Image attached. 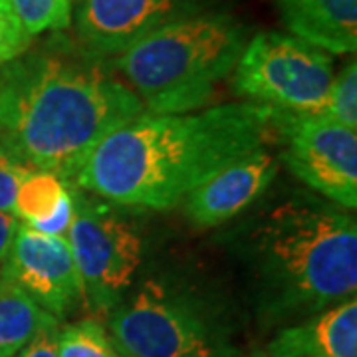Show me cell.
I'll use <instances>...</instances> for the list:
<instances>
[{"instance_id": "6da1fadb", "label": "cell", "mask_w": 357, "mask_h": 357, "mask_svg": "<svg viewBox=\"0 0 357 357\" xmlns=\"http://www.w3.org/2000/svg\"><path fill=\"white\" fill-rule=\"evenodd\" d=\"M274 109L222 103L189 114H147L109 131L72 185L131 211H169L218 169L266 147Z\"/></svg>"}, {"instance_id": "7a4b0ae2", "label": "cell", "mask_w": 357, "mask_h": 357, "mask_svg": "<svg viewBox=\"0 0 357 357\" xmlns=\"http://www.w3.org/2000/svg\"><path fill=\"white\" fill-rule=\"evenodd\" d=\"M225 236L266 328L292 326L356 298L357 222L326 199L286 197Z\"/></svg>"}, {"instance_id": "3957f363", "label": "cell", "mask_w": 357, "mask_h": 357, "mask_svg": "<svg viewBox=\"0 0 357 357\" xmlns=\"http://www.w3.org/2000/svg\"><path fill=\"white\" fill-rule=\"evenodd\" d=\"M143 112L139 98L93 60L34 54L0 68V147L66 183L109 131Z\"/></svg>"}, {"instance_id": "277c9868", "label": "cell", "mask_w": 357, "mask_h": 357, "mask_svg": "<svg viewBox=\"0 0 357 357\" xmlns=\"http://www.w3.org/2000/svg\"><path fill=\"white\" fill-rule=\"evenodd\" d=\"M246 46L232 14L192 13L145 34L114 58L147 114H189L213 100Z\"/></svg>"}, {"instance_id": "5b68a950", "label": "cell", "mask_w": 357, "mask_h": 357, "mask_svg": "<svg viewBox=\"0 0 357 357\" xmlns=\"http://www.w3.org/2000/svg\"><path fill=\"white\" fill-rule=\"evenodd\" d=\"M109 335L123 357H241L215 310L159 280L109 312Z\"/></svg>"}, {"instance_id": "8992f818", "label": "cell", "mask_w": 357, "mask_h": 357, "mask_svg": "<svg viewBox=\"0 0 357 357\" xmlns=\"http://www.w3.org/2000/svg\"><path fill=\"white\" fill-rule=\"evenodd\" d=\"M232 89L244 102L282 114H324L333 60L292 34L260 32L234 66Z\"/></svg>"}, {"instance_id": "52a82bcc", "label": "cell", "mask_w": 357, "mask_h": 357, "mask_svg": "<svg viewBox=\"0 0 357 357\" xmlns=\"http://www.w3.org/2000/svg\"><path fill=\"white\" fill-rule=\"evenodd\" d=\"M72 197V222L66 243L84 286L86 304L112 312L126 300L143 260L137 229L112 206L88 191L66 183Z\"/></svg>"}, {"instance_id": "ba28073f", "label": "cell", "mask_w": 357, "mask_h": 357, "mask_svg": "<svg viewBox=\"0 0 357 357\" xmlns=\"http://www.w3.org/2000/svg\"><path fill=\"white\" fill-rule=\"evenodd\" d=\"M282 159L310 189L344 211L357 206V135L326 114L274 112Z\"/></svg>"}, {"instance_id": "9c48e42d", "label": "cell", "mask_w": 357, "mask_h": 357, "mask_svg": "<svg viewBox=\"0 0 357 357\" xmlns=\"http://www.w3.org/2000/svg\"><path fill=\"white\" fill-rule=\"evenodd\" d=\"M0 276L24 290L44 312L60 319L86 304L84 286L66 238L20 222Z\"/></svg>"}, {"instance_id": "30bf717a", "label": "cell", "mask_w": 357, "mask_h": 357, "mask_svg": "<svg viewBox=\"0 0 357 357\" xmlns=\"http://www.w3.org/2000/svg\"><path fill=\"white\" fill-rule=\"evenodd\" d=\"M199 0H77L76 30L91 58H115L131 44L185 14Z\"/></svg>"}, {"instance_id": "8fae6325", "label": "cell", "mask_w": 357, "mask_h": 357, "mask_svg": "<svg viewBox=\"0 0 357 357\" xmlns=\"http://www.w3.org/2000/svg\"><path fill=\"white\" fill-rule=\"evenodd\" d=\"M278 163L266 147L232 161L204 178L185 197V215L199 229H215L229 222L270 189Z\"/></svg>"}, {"instance_id": "7c38bea8", "label": "cell", "mask_w": 357, "mask_h": 357, "mask_svg": "<svg viewBox=\"0 0 357 357\" xmlns=\"http://www.w3.org/2000/svg\"><path fill=\"white\" fill-rule=\"evenodd\" d=\"M264 357H357V300L349 298L282 328L266 345Z\"/></svg>"}, {"instance_id": "4fadbf2b", "label": "cell", "mask_w": 357, "mask_h": 357, "mask_svg": "<svg viewBox=\"0 0 357 357\" xmlns=\"http://www.w3.org/2000/svg\"><path fill=\"white\" fill-rule=\"evenodd\" d=\"M292 36L328 54L357 48V0H278Z\"/></svg>"}, {"instance_id": "5bb4252c", "label": "cell", "mask_w": 357, "mask_h": 357, "mask_svg": "<svg viewBox=\"0 0 357 357\" xmlns=\"http://www.w3.org/2000/svg\"><path fill=\"white\" fill-rule=\"evenodd\" d=\"M56 321L24 290L0 276V357H16L42 328Z\"/></svg>"}, {"instance_id": "9a60e30c", "label": "cell", "mask_w": 357, "mask_h": 357, "mask_svg": "<svg viewBox=\"0 0 357 357\" xmlns=\"http://www.w3.org/2000/svg\"><path fill=\"white\" fill-rule=\"evenodd\" d=\"M68 195V185L60 177L46 171H28L22 178L16 199L14 215L26 225H36L54 215V211Z\"/></svg>"}, {"instance_id": "2e32d148", "label": "cell", "mask_w": 357, "mask_h": 357, "mask_svg": "<svg viewBox=\"0 0 357 357\" xmlns=\"http://www.w3.org/2000/svg\"><path fill=\"white\" fill-rule=\"evenodd\" d=\"M58 356L60 357H123L96 319H79L60 326L58 332Z\"/></svg>"}, {"instance_id": "e0dca14e", "label": "cell", "mask_w": 357, "mask_h": 357, "mask_svg": "<svg viewBox=\"0 0 357 357\" xmlns=\"http://www.w3.org/2000/svg\"><path fill=\"white\" fill-rule=\"evenodd\" d=\"M26 34L38 36L72 24L74 0H8Z\"/></svg>"}, {"instance_id": "ac0fdd59", "label": "cell", "mask_w": 357, "mask_h": 357, "mask_svg": "<svg viewBox=\"0 0 357 357\" xmlns=\"http://www.w3.org/2000/svg\"><path fill=\"white\" fill-rule=\"evenodd\" d=\"M324 114L345 128L357 129V64L347 62L337 76H333Z\"/></svg>"}, {"instance_id": "d6986e66", "label": "cell", "mask_w": 357, "mask_h": 357, "mask_svg": "<svg viewBox=\"0 0 357 357\" xmlns=\"http://www.w3.org/2000/svg\"><path fill=\"white\" fill-rule=\"evenodd\" d=\"M30 36L16 18L8 0H0V68L24 56L30 46Z\"/></svg>"}, {"instance_id": "ffe728a7", "label": "cell", "mask_w": 357, "mask_h": 357, "mask_svg": "<svg viewBox=\"0 0 357 357\" xmlns=\"http://www.w3.org/2000/svg\"><path fill=\"white\" fill-rule=\"evenodd\" d=\"M32 171L22 163H18L14 157L6 153L0 147V211L2 213H13L14 215V199L16 191L26 177V173Z\"/></svg>"}, {"instance_id": "44dd1931", "label": "cell", "mask_w": 357, "mask_h": 357, "mask_svg": "<svg viewBox=\"0 0 357 357\" xmlns=\"http://www.w3.org/2000/svg\"><path fill=\"white\" fill-rule=\"evenodd\" d=\"M58 332H60V321L42 328L20 349V354L16 357H60L58 356Z\"/></svg>"}, {"instance_id": "7402d4cb", "label": "cell", "mask_w": 357, "mask_h": 357, "mask_svg": "<svg viewBox=\"0 0 357 357\" xmlns=\"http://www.w3.org/2000/svg\"><path fill=\"white\" fill-rule=\"evenodd\" d=\"M70 222H72V197H70V191L66 195V199L60 203V206L54 211V215L42 220V222H36V225H28L38 232H44V234H50V236H60V238H66L68 234V229H70Z\"/></svg>"}, {"instance_id": "603a6c76", "label": "cell", "mask_w": 357, "mask_h": 357, "mask_svg": "<svg viewBox=\"0 0 357 357\" xmlns=\"http://www.w3.org/2000/svg\"><path fill=\"white\" fill-rule=\"evenodd\" d=\"M18 227H20V218L13 215V213H2L0 211V268H2L6 256H8V250L13 246Z\"/></svg>"}]
</instances>
